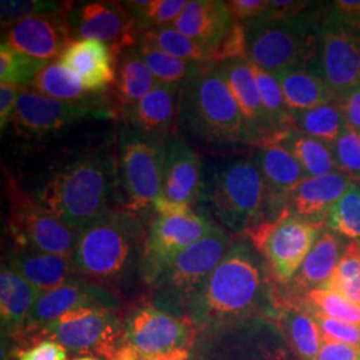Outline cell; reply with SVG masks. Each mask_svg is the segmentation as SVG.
Instances as JSON below:
<instances>
[{
  "mask_svg": "<svg viewBox=\"0 0 360 360\" xmlns=\"http://www.w3.org/2000/svg\"><path fill=\"white\" fill-rule=\"evenodd\" d=\"M255 245L232 242L226 257L186 309L198 333L226 323L276 316L270 269Z\"/></svg>",
  "mask_w": 360,
  "mask_h": 360,
  "instance_id": "obj_1",
  "label": "cell"
},
{
  "mask_svg": "<svg viewBox=\"0 0 360 360\" xmlns=\"http://www.w3.org/2000/svg\"><path fill=\"white\" fill-rule=\"evenodd\" d=\"M31 195L55 217L82 232L119 202L116 147H83L52 165Z\"/></svg>",
  "mask_w": 360,
  "mask_h": 360,
  "instance_id": "obj_2",
  "label": "cell"
},
{
  "mask_svg": "<svg viewBox=\"0 0 360 360\" xmlns=\"http://www.w3.org/2000/svg\"><path fill=\"white\" fill-rule=\"evenodd\" d=\"M146 218L123 207H114L94 220L80 232L71 257L79 276L111 292L143 282L148 232Z\"/></svg>",
  "mask_w": 360,
  "mask_h": 360,
  "instance_id": "obj_3",
  "label": "cell"
},
{
  "mask_svg": "<svg viewBox=\"0 0 360 360\" xmlns=\"http://www.w3.org/2000/svg\"><path fill=\"white\" fill-rule=\"evenodd\" d=\"M178 135L206 154H236L254 139L217 65H206L180 91Z\"/></svg>",
  "mask_w": 360,
  "mask_h": 360,
  "instance_id": "obj_4",
  "label": "cell"
},
{
  "mask_svg": "<svg viewBox=\"0 0 360 360\" xmlns=\"http://www.w3.org/2000/svg\"><path fill=\"white\" fill-rule=\"evenodd\" d=\"M196 206L226 231L248 233L266 220V188L252 158L203 159Z\"/></svg>",
  "mask_w": 360,
  "mask_h": 360,
  "instance_id": "obj_5",
  "label": "cell"
},
{
  "mask_svg": "<svg viewBox=\"0 0 360 360\" xmlns=\"http://www.w3.org/2000/svg\"><path fill=\"white\" fill-rule=\"evenodd\" d=\"M327 16L307 10L288 19L257 18L247 22V58L270 74L291 70L318 71L323 23Z\"/></svg>",
  "mask_w": 360,
  "mask_h": 360,
  "instance_id": "obj_6",
  "label": "cell"
},
{
  "mask_svg": "<svg viewBox=\"0 0 360 360\" xmlns=\"http://www.w3.org/2000/svg\"><path fill=\"white\" fill-rule=\"evenodd\" d=\"M167 143L153 139L119 120L116 171L120 207L146 215L163 191Z\"/></svg>",
  "mask_w": 360,
  "mask_h": 360,
  "instance_id": "obj_7",
  "label": "cell"
},
{
  "mask_svg": "<svg viewBox=\"0 0 360 360\" xmlns=\"http://www.w3.org/2000/svg\"><path fill=\"white\" fill-rule=\"evenodd\" d=\"M231 243L229 232L215 224L208 235L186 248L162 272L151 287L153 306L186 318L190 302L226 257Z\"/></svg>",
  "mask_w": 360,
  "mask_h": 360,
  "instance_id": "obj_8",
  "label": "cell"
},
{
  "mask_svg": "<svg viewBox=\"0 0 360 360\" xmlns=\"http://www.w3.org/2000/svg\"><path fill=\"white\" fill-rule=\"evenodd\" d=\"M198 331L187 318L154 306L131 309L116 360H191Z\"/></svg>",
  "mask_w": 360,
  "mask_h": 360,
  "instance_id": "obj_9",
  "label": "cell"
},
{
  "mask_svg": "<svg viewBox=\"0 0 360 360\" xmlns=\"http://www.w3.org/2000/svg\"><path fill=\"white\" fill-rule=\"evenodd\" d=\"M275 321L251 318L198 333L193 360H294Z\"/></svg>",
  "mask_w": 360,
  "mask_h": 360,
  "instance_id": "obj_10",
  "label": "cell"
},
{
  "mask_svg": "<svg viewBox=\"0 0 360 360\" xmlns=\"http://www.w3.org/2000/svg\"><path fill=\"white\" fill-rule=\"evenodd\" d=\"M324 226V221L300 218L284 211L279 218L260 223L247 235L264 257L271 275L279 283L288 284L318 242Z\"/></svg>",
  "mask_w": 360,
  "mask_h": 360,
  "instance_id": "obj_11",
  "label": "cell"
},
{
  "mask_svg": "<svg viewBox=\"0 0 360 360\" xmlns=\"http://www.w3.org/2000/svg\"><path fill=\"white\" fill-rule=\"evenodd\" d=\"M8 233L19 250L72 257L80 232L68 227L13 181L8 184Z\"/></svg>",
  "mask_w": 360,
  "mask_h": 360,
  "instance_id": "obj_12",
  "label": "cell"
},
{
  "mask_svg": "<svg viewBox=\"0 0 360 360\" xmlns=\"http://www.w3.org/2000/svg\"><path fill=\"white\" fill-rule=\"evenodd\" d=\"M34 335L72 352L116 360L123 342V321L114 309H79L46 324Z\"/></svg>",
  "mask_w": 360,
  "mask_h": 360,
  "instance_id": "obj_13",
  "label": "cell"
},
{
  "mask_svg": "<svg viewBox=\"0 0 360 360\" xmlns=\"http://www.w3.org/2000/svg\"><path fill=\"white\" fill-rule=\"evenodd\" d=\"M115 108L65 103L23 87L13 112V129L25 138H44L82 122L115 119Z\"/></svg>",
  "mask_w": 360,
  "mask_h": 360,
  "instance_id": "obj_14",
  "label": "cell"
},
{
  "mask_svg": "<svg viewBox=\"0 0 360 360\" xmlns=\"http://www.w3.org/2000/svg\"><path fill=\"white\" fill-rule=\"evenodd\" d=\"M217 223L193 211L181 217H156L150 221L144 257L143 283L153 287L169 263L186 248L208 235Z\"/></svg>",
  "mask_w": 360,
  "mask_h": 360,
  "instance_id": "obj_15",
  "label": "cell"
},
{
  "mask_svg": "<svg viewBox=\"0 0 360 360\" xmlns=\"http://www.w3.org/2000/svg\"><path fill=\"white\" fill-rule=\"evenodd\" d=\"M67 19L75 40L103 41L116 56L136 44L135 20L122 1L72 3Z\"/></svg>",
  "mask_w": 360,
  "mask_h": 360,
  "instance_id": "obj_16",
  "label": "cell"
},
{
  "mask_svg": "<svg viewBox=\"0 0 360 360\" xmlns=\"http://www.w3.org/2000/svg\"><path fill=\"white\" fill-rule=\"evenodd\" d=\"M318 71L339 99L360 87V32L339 25L331 13L323 23Z\"/></svg>",
  "mask_w": 360,
  "mask_h": 360,
  "instance_id": "obj_17",
  "label": "cell"
},
{
  "mask_svg": "<svg viewBox=\"0 0 360 360\" xmlns=\"http://www.w3.org/2000/svg\"><path fill=\"white\" fill-rule=\"evenodd\" d=\"M71 6L72 3H68L65 8L58 13L38 15L13 23V26L7 27L3 41L8 43L16 51L46 63L60 59L75 40L67 19Z\"/></svg>",
  "mask_w": 360,
  "mask_h": 360,
  "instance_id": "obj_18",
  "label": "cell"
},
{
  "mask_svg": "<svg viewBox=\"0 0 360 360\" xmlns=\"http://www.w3.org/2000/svg\"><path fill=\"white\" fill-rule=\"evenodd\" d=\"M119 297L101 285L80 279L43 292L31 311L22 334H37L46 324L79 309H116Z\"/></svg>",
  "mask_w": 360,
  "mask_h": 360,
  "instance_id": "obj_19",
  "label": "cell"
},
{
  "mask_svg": "<svg viewBox=\"0 0 360 360\" xmlns=\"http://www.w3.org/2000/svg\"><path fill=\"white\" fill-rule=\"evenodd\" d=\"M252 160L263 178L266 188V220L283 214L288 196L307 178L299 162L276 141H266L254 147Z\"/></svg>",
  "mask_w": 360,
  "mask_h": 360,
  "instance_id": "obj_20",
  "label": "cell"
},
{
  "mask_svg": "<svg viewBox=\"0 0 360 360\" xmlns=\"http://www.w3.org/2000/svg\"><path fill=\"white\" fill-rule=\"evenodd\" d=\"M181 87L159 84L139 103L119 112L120 120L144 135L168 143L178 136Z\"/></svg>",
  "mask_w": 360,
  "mask_h": 360,
  "instance_id": "obj_21",
  "label": "cell"
},
{
  "mask_svg": "<svg viewBox=\"0 0 360 360\" xmlns=\"http://www.w3.org/2000/svg\"><path fill=\"white\" fill-rule=\"evenodd\" d=\"M217 65L245 117V124L254 139V147L274 139L275 135L262 104L251 60L243 56Z\"/></svg>",
  "mask_w": 360,
  "mask_h": 360,
  "instance_id": "obj_22",
  "label": "cell"
},
{
  "mask_svg": "<svg viewBox=\"0 0 360 360\" xmlns=\"http://www.w3.org/2000/svg\"><path fill=\"white\" fill-rule=\"evenodd\" d=\"M203 159L179 135L167 143L163 191L172 202L196 206L202 191Z\"/></svg>",
  "mask_w": 360,
  "mask_h": 360,
  "instance_id": "obj_23",
  "label": "cell"
},
{
  "mask_svg": "<svg viewBox=\"0 0 360 360\" xmlns=\"http://www.w3.org/2000/svg\"><path fill=\"white\" fill-rule=\"evenodd\" d=\"M116 56L99 40H74L63 52L59 63L65 67L86 90L107 94L116 75Z\"/></svg>",
  "mask_w": 360,
  "mask_h": 360,
  "instance_id": "obj_24",
  "label": "cell"
},
{
  "mask_svg": "<svg viewBox=\"0 0 360 360\" xmlns=\"http://www.w3.org/2000/svg\"><path fill=\"white\" fill-rule=\"evenodd\" d=\"M235 23L227 1L191 0L171 26L206 47L212 56Z\"/></svg>",
  "mask_w": 360,
  "mask_h": 360,
  "instance_id": "obj_25",
  "label": "cell"
},
{
  "mask_svg": "<svg viewBox=\"0 0 360 360\" xmlns=\"http://www.w3.org/2000/svg\"><path fill=\"white\" fill-rule=\"evenodd\" d=\"M352 186L354 181L340 171L324 176L306 178L288 196L284 211L300 218L326 223L330 210Z\"/></svg>",
  "mask_w": 360,
  "mask_h": 360,
  "instance_id": "obj_26",
  "label": "cell"
},
{
  "mask_svg": "<svg viewBox=\"0 0 360 360\" xmlns=\"http://www.w3.org/2000/svg\"><path fill=\"white\" fill-rule=\"evenodd\" d=\"M6 264L43 292L83 279L71 257L15 248L8 254Z\"/></svg>",
  "mask_w": 360,
  "mask_h": 360,
  "instance_id": "obj_27",
  "label": "cell"
},
{
  "mask_svg": "<svg viewBox=\"0 0 360 360\" xmlns=\"http://www.w3.org/2000/svg\"><path fill=\"white\" fill-rule=\"evenodd\" d=\"M158 86L159 82L143 62L135 46L124 49L117 55L115 80L110 90L117 115L120 111L139 103Z\"/></svg>",
  "mask_w": 360,
  "mask_h": 360,
  "instance_id": "obj_28",
  "label": "cell"
},
{
  "mask_svg": "<svg viewBox=\"0 0 360 360\" xmlns=\"http://www.w3.org/2000/svg\"><path fill=\"white\" fill-rule=\"evenodd\" d=\"M275 323L300 359L316 360L322 348V333L309 309L292 300H278Z\"/></svg>",
  "mask_w": 360,
  "mask_h": 360,
  "instance_id": "obj_29",
  "label": "cell"
},
{
  "mask_svg": "<svg viewBox=\"0 0 360 360\" xmlns=\"http://www.w3.org/2000/svg\"><path fill=\"white\" fill-rule=\"evenodd\" d=\"M41 294L43 291L28 283L25 278L3 263L0 271V315L3 330L8 334H22L27 319Z\"/></svg>",
  "mask_w": 360,
  "mask_h": 360,
  "instance_id": "obj_30",
  "label": "cell"
},
{
  "mask_svg": "<svg viewBox=\"0 0 360 360\" xmlns=\"http://www.w3.org/2000/svg\"><path fill=\"white\" fill-rule=\"evenodd\" d=\"M39 94L65 103L115 108L107 94H95L86 90L83 84L65 67L58 62L46 65L37 77L27 86ZM117 111V110H116Z\"/></svg>",
  "mask_w": 360,
  "mask_h": 360,
  "instance_id": "obj_31",
  "label": "cell"
},
{
  "mask_svg": "<svg viewBox=\"0 0 360 360\" xmlns=\"http://www.w3.org/2000/svg\"><path fill=\"white\" fill-rule=\"evenodd\" d=\"M272 75L282 89L290 112L306 111L339 101L318 71L291 70Z\"/></svg>",
  "mask_w": 360,
  "mask_h": 360,
  "instance_id": "obj_32",
  "label": "cell"
},
{
  "mask_svg": "<svg viewBox=\"0 0 360 360\" xmlns=\"http://www.w3.org/2000/svg\"><path fill=\"white\" fill-rule=\"evenodd\" d=\"M340 260V239L334 232L323 231L318 242L304 259L295 278L291 281L292 288L299 292H309L324 288L334 275Z\"/></svg>",
  "mask_w": 360,
  "mask_h": 360,
  "instance_id": "obj_33",
  "label": "cell"
},
{
  "mask_svg": "<svg viewBox=\"0 0 360 360\" xmlns=\"http://www.w3.org/2000/svg\"><path fill=\"white\" fill-rule=\"evenodd\" d=\"M290 151L306 172L307 178L324 176L339 172L331 144L303 134L295 126L274 139Z\"/></svg>",
  "mask_w": 360,
  "mask_h": 360,
  "instance_id": "obj_34",
  "label": "cell"
},
{
  "mask_svg": "<svg viewBox=\"0 0 360 360\" xmlns=\"http://www.w3.org/2000/svg\"><path fill=\"white\" fill-rule=\"evenodd\" d=\"M291 117L299 131L327 144L336 142L342 132L347 129L339 101L306 111H294Z\"/></svg>",
  "mask_w": 360,
  "mask_h": 360,
  "instance_id": "obj_35",
  "label": "cell"
},
{
  "mask_svg": "<svg viewBox=\"0 0 360 360\" xmlns=\"http://www.w3.org/2000/svg\"><path fill=\"white\" fill-rule=\"evenodd\" d=\"M136 41L148 44L186 62L211 65V51L172 26L148 30L139 35Z\"/></svg>",
  "mask_w": 360,
  "mask_h": 360,
  "instance_id": "obj_36",
  "label": "cell"
},
{
  "mask_svg": "<svg viewBox=\"0 0 360 360\" xmlns=\"http://www.w3.org/2000/svg\"><path fill=\"white\" fill-rule=\"evenodd\" d=\"M136 50L143 62L150 68L159 84L183 87L191 77L199 74L206 65L186 62L174 58L166 52L160 51L148 44L136 41Z\"/></svg>",
  "mask_w": 360,
  "mask_h": 360,
  "instance_id": "obj_37",
  "label": "cell"
},
{
  "mask_svg": "<svg viewBox=\"0 0 360 360\" xmlns=\"http://www.w3.org/2000/svg\"><path fill=\"white\" fill-rule=\"evenodd\" d=\"M188 1L186 0H129L122 4L129 10L135 20L136 35L143 32L171 26L179 16Z\"/></svg>",
  "mask_w": 360,
  "mask_h": 360,
  "instance_id": "obj_38",
  "label": "cell"
},
{
  "mask_svg": "<svg viewBox=\"0 0 360 360\" xmlns=\"http://www.w3.org/2000/svg\"><path fill=\"white\" fill-rule=\"evenodd\" d=\"M252 71H254V75L257 79L262 104L264 107V111L270 120L271 127H272L274 135H275L274 139H276L285 131L294 127L291 112L287 108L283 92H282V89H281L276 77L254 63H252ZM274 139H271V141H274Z\"/></svg>",
  "mask_w": 360,
  "mask_h": 360,
  "instance_id": "obj_39",
  "label": "cell"
},
{
  "mask_svg": "<svg viewBox=\"0 0 360 360\" xmlns=\"http://www.w3.org/2000/svg\"><path fill=\"white\" fill-rule=\"evenodd\" d=\"M49 63L16 51L1 40L0 46V82L15 87H27Z\"/></svg>",
  "mask_w": 360,
  "mask_h": 360,
  "instance_id": "obj_40",
  "label": "cell"
},
{
  "mask_svg": "<svg viewBox=\"0 0 360 360\" xmlns=\"http://www.w3.org/2000/svg\"><path fill=\"white\" fill-rule=\"evenodd\" d=\"M324 288L345 296L360 307V242L354 240L348 245Z\"/></svg>",
  "mask_w": 360,
  "mask_h": 360,
  "instance_id": "obj_41",
  "label": "cell"
},
{
  "mask_svg": "<svg viewBox=\"0 0 360 360\" xmlns=\"http://www.w3.org/2000/svg\"><path fill=\"white\" fill-rule=\"evenodd\" d=\"M304 307L323 316L360 326V307L328 288H316L306 294Z\"/></svg>",
  "mask_w": 360,
  "mask_h": 360,
  "instance_id": "obj_42",
  "label": "cell"
},
{
  "mask_svg": "<svg viewBox=\"0 0 360 360\" xmlns=\"http://www.w3.org/2000/svg\"><path fill=\"white\" fill-rule=\"evenodd\" d=\"M326 223L347 238L360 240V187L354 186L335 205L326 219Z\"/></svg>",
  "mask_w": 360,
  "mask_h": 360,
  "instance_id": "obj_43",
  "label": "cell"
},
{
  "mask_svg": "<svg viewBox=\"0 0 360 360\" xmlns=\"http://www.w3.org/2000/svg\"><path fill=\"white\" fill-rule=\"evenodd\" d=\"M68 6V1L47 0H1L0 16L1 26L10 27L23 19L44 13H58Z\"/></svg>",
  "mask_w": 360,
  "mask_h": 360,
  "instance_id": "obj_44",
  "label": "cell"
},
{
  "mask_svg": "<svg viewBox=\"0 0 360 360\" xmlns=\"http://www.w3.org/2000/svg\"><path fill=\"white\" fill-rule=\"evenodd\" d=\"M336 166L355 183L360 180V131L346 129L331 144Z\"/></svg>",
  "mask_w": 360,
  "mask_h": 360,
  "instance_id": "obj_45",
  "label": "cell"
},
{
  "mask_svg": "<svg viewBox=\"0 0 360 360\" xmlns=\"http://www.w3.org/2000/svg\"><path fill=\"white\" fill-rule=\"evenodd\" d=\"M311 312V311H309ZM318 322L322 333L323 342H339L360 347V326L340 322L323 316L321 314L311 312Z\"/></svg>",
  "mask_w": 360,
  "mask_h": 360,
  "instance_id": "obj_46",
  "label": "cell"
},
{
  "mask_svg": "<svg viewBox=\"0 0 360 360\" xmlns=\"http://www.w3.org/2000/svg\"><path fill=\"white\" fill-rule=\"evenodd\" d=\"M271 3V0H231L227 1V6L233 19L245 25L269 11Z\"/></svg>",
  "mask_w": 360,
  "mask_h": 360,
  "instance_id": "obj_47",
  "label": "cell"
},
{
  "mask_svg": "<svg viewBox=\"0 0 360 360\" xmlns=\"http://www.w3.org/2000/svg\"><path fill=\"white\" fill-rule=\"evenodd\" d=\"M315 3L306 0H272L269 11L260 15L263 20H279L294 18L300 13H306L309 8L314 7Z\"/></svg>",
  "mask_w": 360,
  "mask_h": 360,
  "instance_id": "obj_48",
  "label": "cell"
},
{
  "mask_svg": "<svg viewBox=\"0 0 360 360\" xmlns=\"http://www.w3.org/2000/svg\"><path fill=\"white\" fill-rule=\"evenodd\" d=\"M18 360H67V349L53 340H40L22 351Z\"/></svg>",
  "mask_w": 360,
  "mask_h": 360,
  "instance_id": "obj_49",
  "label": "cell"
},
{
  "mask_svg": "<svg viewBox=\"0 0 360 360\" xmlns=\"http://www.w3.org/2000/svg\"><path fill=\"white\" fill-rule=\"evenodd\" d=\"M331 16L339 25L360 32V0H336Z\"/></svg>",
  "mask_w": 360,
  "mask_h": 360,
  "instance_id": "obj_50",
  "label": "cell"
},
{
  "mask_svg": "<svg viewBox=\"0 0 360 360\" xmlns=\"http://www.w3.org/2000/svg\"><path fill=\"white\" fill-rule=\"evenodd\" d=\"M20 89L11 84H0V129L4 132L13 120Z\"/></svg>",
  "mask_w": 360,
  "mask_h": 360,
  "instance_id": "obj_51",
  "label": "cell"
},
{
  "mask_svg": "<svg viewBox=\"0 0 360 360\" xmlns=\"http://www.w3.org/2000/svg\"><path fill=\"white\" fill-rule=\"evenodd\" d=\"M316 360H360V347L339 342H323Z\"/></svg>",
  "mask_w": 360,
  "mask_h": 360,
  "instance_id": "obj_52",
  "label": "cell"
},
{
  "mask_svg": "<svg viewBox=\"0 0 360 360\" xmlns=\"http://www.w3.org/2000/svg\"><path fill=\"white\" fill-rule=\"evenodd\" d=\"M348 129L360 131V87L349 91L339 99Z\"/></svg>",
  "mask_w": 360,
  "mask_h": 360,
  "instance_id": "obj_53",
  "label": "cell"
},
{
  "mask_svg": "<svg viewBox=\"0 0 360 360\" xmlns=\"http://www.w3.org/2000/svg\"><path fill=\"white\" fill-rule=\"evenodd\" d=\"M193 207L172 202L160 195L153 203V214L156 217H181L193 212Z\"/></svg>",
  "mask_w": 360,
  "mask_h": 360,
  "instance_id": "obj_54",
  "label": "cell"
},
{
  "mask_svg": "<svg viewBox=\"0 0 360 360\" xmlns=\"http://www.w3.org/2000/svg\"><path fill=\"white\" fill-rule=\"evenodd\" d=\"M74 360H101L96 359V358H92V356H82V358H77V359Z\"/></svg>",
  "mask_w": 360,
  "mask_h": 360,
  "instance_id": "obj_55",
  "label": "cell"
}]
</instances>
